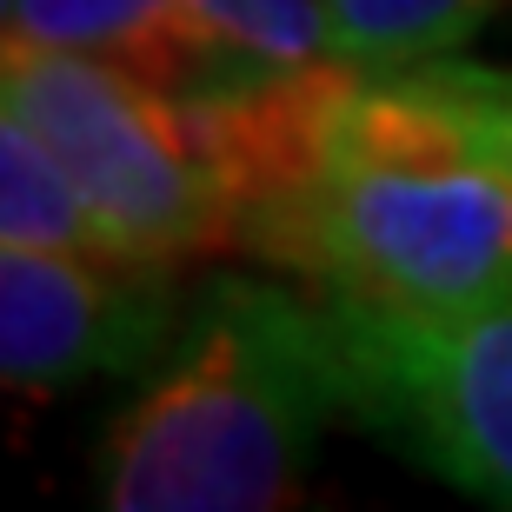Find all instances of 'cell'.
Wrapping results in <instances>:
<instances>
[{"instance_id": "cell-7", "label": "cell", "mask_w": 512, "mask_h": 512, "mask_svg": "<svg viewBox=\"0 0 512 512\" xmlns=\"http://www.w3.org/2000/svg\"><path fill=\"white\" fill-rule=\"evenodd\" d=\"M0 247L114 253L67 160L47 147V133L7 107H0Z\"/></svg>"}, {"instance_id": "cell-8", "label": "cell", "mask_w": 512, "mask_h": 512, "mask_svg": "<svg viewBox=\"0 0 512 512\" xmlns=\"http://www.w3.org/2000/svg\"><path fill=\"white\" fill-rule=\"evenodd\" d=\"M506 0H326L333 47L353 67L399 74L419 60L459 54Z\"/></svg>"}, {"instance_id": "cell-4", "label": "cell", "mask_w": 512, "mask_h": 512, "mask_svg": "<svg viewBox=\"0 0 512 512\" xmlns=\"http://www.w3.org/2000/svg\"><path fill=\"white\" fill-rule=\"evenodd\" d=\"M346 373V406L459 493L512 506V286L466 306H413L313 286Z\"/></svg>"}, {"instance_id": "cell-3", "label": "cell", "mask_w": 512, "mask_h": 512, "mask_svg": "<svg viewBox=\"0 0 512 512\" xmlns=\"http://www.w3.org/2000/svg\"><path fill=\"white\" fill-rule=\"evenodd\" d=\"M0 107L47 133L120 260L173 273L187 260L240 253L227 187L180 87L100 54H7Z\"/></svg>"}, {"instance_id": "cell-2", "label": "cell", "mask_w": 512, "mask_h": 512, "mask_svg": "<svg viewBox=\"0 0 512 512\" xmlns=\"http://www.w3.org/2000/svg\"><path fill=\"white\" fill-rule=\"evenodd\" d=\"M313 286L466 306L512 286V173L413 67H353L313 187L260 247Z\"/></svg>"}, {"instance_id": "cell-9", "label": "cell", "mask_w": 512, "mask_h": 512, "mask_svg": "<svg viewBox=\"0 0 512 512\" xmlns=\"http://www.w3.org/2000/svg\"><path fill=\"white\" fill-rule=\"evenodd\" d=\"M187 14L207 34L213 60H220V80L340 60L326 0H187Z\"/></svg>"}, {"instance_id": "cell-10", "label": "cell", "mask_w": 512, "mask_h": 512, "mask_svg": "<svg viewBox=\"0 0 512 512\" xmlns=\"http://www.w3.org/2000/svg\"><path fill=\"white\" fill-rule=\"evenodd\" d=\"M413 74L426 80V87L439 94V107H446V114H453L459 127L473 133L479 147L512 173V74H506V67L439 54V60H419Z\"/></svg>"}, {"instance_id": "cell-5", "label": "cell", "mask_w": 512, "mask_h": 512, "mask_svg": "<svg viewBox=\"0 0 512 512\" xmlns=\"http://www.w3.org/2000/svg\"><path fill=\"white\" fill-rule=\"evenodd\" d=\"M173 340L167 266L0 247V380L27 399L127 380Z\"/></svg>"}, {"instance_id": "cell-6", "label": "cell", "mask_w": 512, "mask_h": 512, "mask_svg": "<svg viewBox=\"0 0 512 512\" xmlns=\"http://www.w3.org/2000/svg\"><path fill=\"white\" fill-rule=\"evenodd\" d=\"M0 34L7 54H100L180 94L220 80L187 0H0Z\"/></svg>"}, {"instance_id": "cell-1", "label": "cell", "mask_w": 512, "mask_h": 512, "mask_svg": "<svg viewBox=\"0 0 512 512\" xmlns=\"http://www.w3.org/2000/svg\"><path fill=\"white\" fill-rule=\"evenodd\" d=\"M340 413L353 406L320 293L227 273L200 286L147 393L114 413L94 493L114 512L293 506Z\"/></svg>"}]
</instances>
